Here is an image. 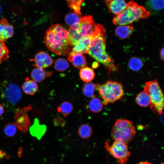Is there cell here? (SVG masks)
Returning a JSON list of instances; mask_svg holds the SVG:
<instances>
[{"label": "cell", "mask_w": 164, "mask_h": 164, "mask_svg": "<svg viewBox=\"0 0 164 164\" xmlns=\"http://www.w3.org/2000/svg\"><path fill=\"white\" fill-rule=\"evenodd\" d=\"M143 64V62L138 57H133L129 60L128 66L131 70L137 71L142 68Z\"/></svg>", "instance_id": "obj_28"}, {"label": "cell", "mask_w": 164, "mask_h": 164, "mask_svg": "<svg viewBox=\"0 0 164 164\" xmlns=\"http://www.w3.org/2000/svg\"><path fill=\"white\" fill-rule=\"evenodd\" d=\"M164 0H148L146 7L150 11L157 12L164 8Z\"/></svg>", "instance_id": "obj_22"}, {"label": "cell", "mask_w": 164, "mask_h": 164, "mask_svg": "<svg viewBox=\"0 0 164 164\" xmlns=\"http://www.w3.org/2000/svg\"></svg>", "instance_id": "obj_40"}, {"label": "cell", "mask_w": 164, "mask_h": 164, "mask_svg": "<svg viewBox=\"0 0 164 164\" xmlns=\"http://www.w3.org/2000/svg\"><path fill=\"white\" fill-rule=\"evenodd\" d=\"M96 90L103 100V104L113 103L123 95L124 91L122 85L116 81L108 80L102 85L96 84Z\"/></svg>", "instance_id": "obj_5"}, {"label": "cell", "mask_w": 164, "mask_h": 164, "mask_svg": "<svg viewBox=\"0 0 164 164\" xmlns=\"http://www.w3.org/2000/svg\"><path fill=\"white\" fill-rule=\"evenodd\" d=\"M105 147L110 154L116 159L119 164H125L127 162L130 152L126 143L114 141L110 146L108 141H107Z\"/></svg>", "instance_id": "obj_8"}, {"label": "cell", "mask_w": 164, "mask_h": 164, "mask_svg": "<svg viewBox=\"0 0 164 164\" xmlns=\"http://www.w3.org/2000/svg\"><path fill=\"white\" fill-rule=\"evenodd\" d=\"M84 0H79L78 1L71 2L68 3V6L69 8L77 14L81 16L80 12L81 6L82 4L84 2Z\"/></svg>", "instance_id": "obj_32"}, {"label": "cell", "mask_w": 164, "mask_h": 164, "mask_svg": "<svg viewBox=\"0 0 164 164\" xmlns=\"http://www.w3.org/2000/svg\"><path fill=\"white\" fill-rule=\"evenodd\" d=\"M96 84L92 83H86L83 87V94L87 97H94V92L96 90Z\"/></svg>", "instance_id": "obj_27"}, {"label": "cell", "mask_w": 164, "mask_h": 164, "mask_svg": "<svg viewBox=\"0 0 164 164\" xmlns=\"http://www.w3.org/2000/svg\"><path fill=\"white\" fill-rule=\"evenodd\" d=\"M78 24L80 33L83 37L92 36L96 31V24L91 15L81 17Z\"/></svg>", "instance_id": "obj_9"}, {"label": "cell", "mask_w": 164, "mask_h": 164, "mask_svg": "<svg viewBox=\"0 0 164 164\" xmlns=\"http://www.w3.org/2000/svg\"><path fill=\"white\" fill-rule=\"evenodd\" d=\"M88 106L89 109L92 112L97 113L102 110L103 104L99 99L94 97L90 101Z\"/></svg>", "instance_id": "obj_25"}, {"label": "cell", "mask_w": 164, "mask_h": 164, "mask_svg": "<svg viewBox=\"0 0 164 164\" xmlns=\"http://www.w3.org/2000/svg\"><path fill=\"white\" fill-rule=\"evenodd\" d=\"M22 88L26 94L33 95L37 92L38 86L36 82L27 77L22 86Z\"/></svg>", "instance_id": "obj_16"}, {"label": "cell", "mask_w": 164, "mask_h": 164, "mask_svg": "<svg viewBox=\"0 0 164 164\" xmlns=\"http://www.w3.org/2000/svg\"><path fill=\"white\" fill-rule=\"evenodd\" d=\"M135 102L139 105L142 107L148 106L150 104V97L147 93L144 91L137 95Z\"/></svg>", "instance_id": "obj_23"}, {"label": "cell", "mask_w": 164, "mask_h": 164, "mask_svg": "<svg viewBox=\"0 0 164 164\" xmlns=\"http://www.w3.org/2000/svg\"><path fill=\"white\" fill-rule=\"evenodd\" d=\"M33 61L34 62V66L42 68L48 67L53 63V60L50 56L43 51L37 53Z\"/></svg>", "instance_id": "obj_11"}, {"label": "cell", "mask_w": 164, "mask_h": 164, "mask_svg": "<svg viewBox=\"0 0 164 164\" xmlns=\"http://www.w3.org/2000/svg\"><path fill=\"white\" fill-rule=\"evenodd\" d=\"M68 3H71L78 1L79 0H66Z\"/></svg>", "instance_id": "obj_39"}, {"label": "cell", "mask_w": 164, "mask_h": 164, "mask_svg": "<svg viewBox=\"0 0 164 164\" xmlns=\"http://www.w3.org/2000/svg\"><path fill=\"white\" fill-rule=\"evenodd\" d=\"M133 30V27L131 25H120L116 28L115 33L118 37L124 39L130 36Z\"/></svg>", "instance_id": "obj_18"}, {"label": "cell", "mask_w": 164, "mask_h": 164, "mask_svg": "<svg viewBox=\"0 0 164 164\" xmlns=\"http://www.w3.org/2000/svg\"><path fill=\"white\" fill-rule=\"evenodd\" d=\"M98 63L97 62L94 63L93 64H92L93 67L94 68H96L98 66Z\"/></svg>", "instance_id": "obj_38"}, {"label": "cell", "mask_w": 164, "mask_h": 164, "mask_svg": "<svg viewBox=\"0 0 164 164\" xmlns=\"http://www.w3.org/2000/svg\"><path fill=\"white\" fill-rule=\"evenodd\" d=\"M150 15V12L145 7L130 1L127 3L126 9L116 15L112 21L116 25H129L135 21L147 18Z\"/></svg>", "instance_id": "obj_3"}, {"label": "cell", "mask_w": 164, "mask_h": 164, "mask_svg": "<svg viewBox=\"0 0 164 164\" xmlns=\"http://www.w3.org/2000/svg\"><path fill=\"white\" fill-rule=\"evenodd\" d=\"M0 90L3 105L9 109L14 108L22 98V91L19 86L9 82H2Z\"/></svg>", "instance_id": "obj_6"}, {"label": "cell", "mask_w": 164, "mask_h": 164, "mask_svg": "<svg viewBox=\"0 0 164 164\" xmlns=\"http://www.w3.org/2000/svg\"><path fill=\"white\" fill-rule=\"evenodd\" d=\"M106 47L105 29L101 25L97 24L96 30L92 35L88 53L91 56L103 64L109 73L117 72L118 67L115 64L114 60L107 53Z\"/></svg>", "instance_id": "obj_1"}, {"label": "cell", "mask_w": 164, "mask_h": 164, "mask_svg": "<svg viewBox=\"0 0 164 164\" xmlns=\"http://www.w3.org/2000/svg\"><path fill=\"white\" fill-rule=\"evenodd\" d=\"M136 164H152L150 162H146L145 161H143V162H140Z\"/></svg>", "instance_id": "obj_37"}, {"label": "cell", "mask_w": 164, "mask_h": 164, "mask_svg": "<svg viewBox=\"0 0 164 164\" xmlns=\"http://www.w3.org/2000/svg\"><path fill=\"white\" fill-rule=\"evenodd\" d=\"M68 60L75 67L79 69L85 67L87 63L85 57L83 54H76L73 55L69 54Z\"/></svg>", "instance_id": "obj_15"}, {"label": "cell", "mask_w": 164, "mask_h": 164, "mask_svg": "<svg viewBox=\"0 0 164 164\" xmlns=\"http://www.w3.org/2000/svg\"><path fill=\"white\" fill-rule=\"evenodd\" d=\"M73 11L68 13L65 17V21L66 24L70 26L78 24L81 17Z\"/></svg>", "instance_id": "obj_24"}, {"label": "cell", "mask_w": 164, "mask_h": 164, "mask_svg": "<svg viewBox=\"0 0 164 164\" xmlns=\"http://www.w3.org/2000/svg\"><path fill=\"white\" fill-rule=\"evenodd\" d=\"M136 131L132 122L126 119H118L112 128L111 136L114 141L127 143L134 137Z\"/></svg>", "instance_id": "obj_4"}, {"label": "cell", "mask_w": 164, "mask_h": 164, "mask_svg": "<svg viewBox=\"0 0 164 164\" xmlns=\"http://www.w3.org/2000/svg\"><path fill=\"white\" fill-rule=\"evenodd\" d=\"M92 38V36L82 37L74 46L70 55L76 54L88 53L89 46Z\"/></svg>", "instance_id": "obj_10"}, {"label": "cell", "mask_w": 164, "mask_h": 164, "mask_svg": "<svg viewBox=\"0 0 164 164\" xmlns=\"http://www.w3.org/2000/svg\"><path fill=\"white\" fill-rule=\"evenodd\" d=\"M4 112V108L3 105L0 104V117L1 116Z\"/></svg>", "instance_id": "obj_34"}, {"label": "cell", "mask_w": 164, "mask_h": 164, "mask_svg": "<svg viewBox=\"0 0 164 164\" xmlns=\"http://www.w3.org/2000/svg\"><path fill=\"white\" fill-rule=\"evenodd\" d=\"M69 65L68 62L66 59L59 58L55 62L54 68L58 71L63 72L68 68Z\"/></svg>", "instance_id": "obj_29"}, {"label": "cell", "mask_w": 164, "mask_h": 164, "mask_svg": "<svg viewBox=\"0 0 164 164\" xmlns=\"http://www.w3.org/2000/svg\"><path fill=\"white\" fill-rule=\"evenodd\" d=\"M54 123L56 126H63V118L60 117L56 118L54 120Z\"/></svg>", "instance_id": "obj_33"}, {"label": "cell", "mask_w": 164, "mask_h": 164, "mask_svg": "<svg viewBox=\"0 0 164 164\" xmlns=\"http://www.w3.org/2000/svg\"><path fill=\"white\" fill-rule=\"evenodd\" d=\"M104 2L109 11L115 15L122 12L127 6L125 0H105Z\"/></svg>", "instance_id": "obj_13"}, {"label": "cell", "mask_w": 164, "mask_h": 164, "mask_svg": "<svg viewBox=\"0 0 164 164\" xmlns=\"http://www.w3.org/2000/svg\"><path fill=\"white\" fill-rule=\"evenodd\" d=\"M14 28L4 18L0 19V41L4 42L11 38L14 34Z\"/></svg>", "instance_id": "obj_12"}, {"label": "cell", "mask_w": 164, "mask_h": 164, "mask_svg": "<svg viewBox=\"0 0 164 164\" xmlns=\"http://www.w3.org/2000/svg\"><path fill=\"white\" fill-rule=\"evenodd\" d=\"M67 30L60 24L52 25L46 31L44 39L48 49L58 56H66L70 52Z\"/></svg>", "instance_id": "obj_2"}, {"label": "cell", "mask_w": 164, "mask_h": 164, "mask_svg": "<svg viewBox=\"0 0 164 164\" xmlns=\"http://www.w3.org/2000/svg\"><path fill=\"white\" fill-rule=\"evenodd\" d=\"M46 130V125H40L38 120L36 119L35 121L34 125L30 129V132L32 135L39 139L44 135Z\"/></svg>", "instance_id": "obj_19"}, {"label": "cell", "mask_w": 164, "mask_h": 164, "mask_svg": "<svg viewBox=\"0 0 164 164\" xmlns=\"http://www.w3.org/2000/svg\"><path fill=\"white\" fill-rule=\"evenodd\" d=\"M67 36L70 46H74L83 37L80 33L78 24L69 27L67 30Z\"/></svg>", "instance_id": "obj_14"}, {"label": "cell", "mask_w": 164, "mask_h": 164, "mask_svg": "<svg viewBox=\"0 0 164 164\" xmlns=\"http://www.w3.org/2000/svg\"><path fill=\"white\" fill-rule=\"evenodd\" d=\"M9 51L4 42L0 41V63L9 57Z\"/></svg>", "instance_id": "obj_31"}, {"label": "cell", "mask_w": 164, "mask_h": 164, "mask_svg": "<svg viewBox=\"0 0 164 164\" xmlns=\"http://www.w3.org/2000/svg\"><path fill=\"white\" fill-rule=\"evenodd\" d=\"M22 153V150L21 148H20L18 151V155L19 157L21 156Z\"/></svg>", "instance_id": "obj_36"}, {"label": "cell", "mask_w": 164, "mask_h": 164, "mask_svg": "<svg viewBox=\"0 0 164 164\" xmlns=\"http://www.w3.org/2000/svg\"><path fill=\"white\" fill-rule=\"evenodd\" d=\"M52 73L51 72H46L43 68L36 67L32 71L30 76L32 80L36 82H40Z\"/></svg>", "instance_id": "obj_17"}, {"label": "cell", "mask_w": 164, "mask_h": 164, "mask_svg": "<svg viewBox=\"0 0 164 164\" xmlns=\"http://www.w3.org/2000/svg\"><path fill=\"white\" fill-rule=\"evenodd\" d=\"M79 73L80 79L86 83L91 81L94 78L95 75L93 69L87 67L81 69Z\"/></svg>", "instance_id": "obj_20"}, {"label": "cell", "mask_w": 164, "mask_h": 164, "mask_svg": "<svg viewBox=\"0 0 164 164\" xmlns=\"http://www.w3.org/2000/svg\"><path fill=\"white\" fill-rule=\"evenodd\" d=\"M58 111L64 117H66L73 111V107L72 104L68 101H64L58 107Z\"/></svg>", "instance_id": "obj_26"}, {"label": "cell", "mask_w": 164, "mask_h": 164, "mask_svg": "<svg viewBox=\"0 0 164 164\" xmlns=\"http://www.w3.org/2000/svg\"><path fill=\"white\" fill-rule=\"evenodd\" d=\"M93 130L89 124H83L81 125L78 130L77 133L79 136L83 139H88L92 135Z\"/></svg>", "instance_id": "obj_21"}, {"label": "cell", "mask_w": 164, "mask_h": 164, "mask_svg": "<svg viewBox=\"0 0 164 164\" xmlns=\"http://www.w3.org/2000/svg\"><path fill=\"white\" fill-rule=\"evenodd\" d=\"M144 91L147 93L150 97V108L155 112L161 114L164 108V98L158 81L155 80L146 82Z\"/></svg>", "instance_id": "obj_7"}, {"label": "cell", "mask_w": 164, "mask_h": 164, "mask_svg": "<svg viewBox=\"0 0 164 164\" xmlns=\"http://www.w3.org/2000/svg\"><path fill=\"white\" fill-rule=\"evenodd\" d=\"M17 127L16 124L13 123H9L5 125L4 132L5 134L10 137L15 135L17 131Z\"/></svg>", "instance_id": "obj_30"}, {"label": "cell", "mask_w": 164, "mask_h": 164, "mask_svg": "<svg viewBox=\"0 0 164 164\" xmlns=\"http://www.w3.org/2000/svg\"><path fill=\"white\" fill-rule=\"evenodd\" d=\"M164 48H162L160 50V56L161 59L162 60H164Z\"/></svg>", "instance_id": "obj_35"}]
</instances>
